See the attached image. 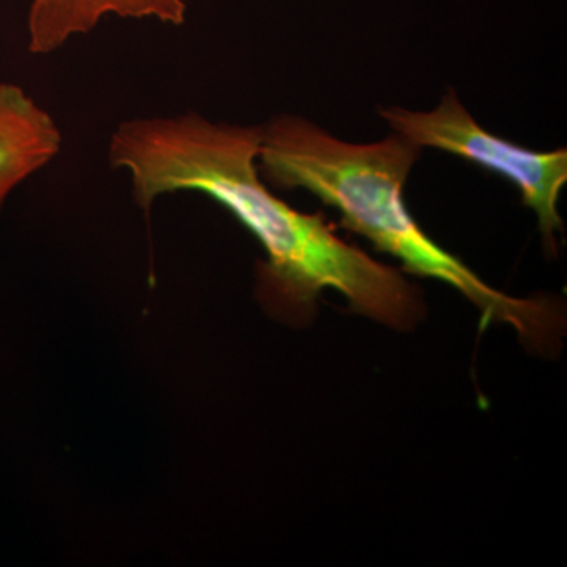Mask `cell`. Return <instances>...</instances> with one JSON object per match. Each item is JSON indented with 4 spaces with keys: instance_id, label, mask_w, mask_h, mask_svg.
<instances>
[{
    "instance_id": "cell-4",
    "label": "cell",
    "mask_w": 567,
    "mask_h": 567,
    "mask_svg": "<svg viewBox=\"0 0 567 567\" xmlns=\"http://www.w3.org/2000/svg\"><path fill=\"white\" fill-rule=\"evenodd\" d=\"M54 117L21 85L0 82V210L11 193L62 151Z\"/></svg>"
},
{
    "instance_id": "cell-3",
    "label": "cell",
    "mask_w": 567,
    "mask_h": 567,
    "mask_svg": "<svg viewBox=\"0 0 567 567\" xmlns=\"http://www.w3.org/2000/svg\"><path fill=\"white\" fill-rule=\"evenodd\" d=\"M380 115L406 140L423 147L461 156L466 162L502 175L522 194L525 207L535 212L544 245L555 251L557 234L565 230L558 200L567 183V152H533L496 137L477 125L457 93L450 89L434 111L416 112L391 106Z\"/></svg>"
},
{
    "instance_id": "cell-2",
    "label": "cell",
    "mask_w": 567,
    "mask_h": 567,
    "mask_svg": "<svg viewBox=\"0 0 567 567\" xmlns=\"http://www.w3.org/2000/svg\"><path fill=\"white\" fill-rule=\"evenodd\" d=\"M259 173L275 188L306 189L341 216V226L401 260L406 274L439 279L480 309L481 328L511 324L525 344L546 349L561 316L547 300L499 292L417 226L404 203V185L421 147L393 133L352 144L298 115H276L260 126Z\"/></svg>"
},
{
    "instance_id": "cell-5",
    "label": "cell",
    "mask_w": 567,
    "mask_h": 567,
    "mask_svg": "<svg viewBox=\"0 0 567 567\" xmlns=\"http://www.w3.org/2000/svg\"><path fill=\"white\" fill-rule=\"evenodd\" d=\"M156 20L182 25L185 0H32L28 18V48L48 55L61 50L73 37L95 31L103 18Z\"/></svg>"
},
{
    "instance_id": "cell-1",
    "label": "cell",
    "mask_w": 567,
    "mask_h": 567,
    "mask_svg": "<svg viewBox=\"0 0 567 567\" xmlns=\"http://www.w3.org/2000/svg\"><path fill=\"white\" fill-rule=\"evenodd\" d=\"M260 126L212 122L188 111L122 122L107 159L132 177L134 203L148 216L164 194H205L233 213L262 246L257 297L282 319H308L317 298L333 289L349 308L394 330L423 317L417 287L393 267L347 244L322 213L295 210L259 173Z\"/></svg>"
}]
</instances>
